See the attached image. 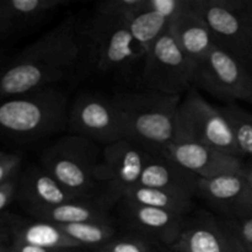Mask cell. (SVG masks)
<instances>
[{"label": "cell", "mask_w": 252, "mask_h": 252, "mask_svg": "<svg viewBox=\"0 0 252 252\" xmlns=\"http://www.w3.org/2000/svg\"><path fill=\"white\" fill-rule=\"evenodd\" d=\"M81 20L70 14L0 68V98L57 85L80 64Z\"/></svg>", "instance_id": "cell-1"}, {"label": "cell", "mask_w": 252, "mask_h": 252, "mask_svg": "<svg viewBox=\"0 0 252 252\" xmlns=\"http://www.w3.org/2000/svg\"><path fill=\"white\" fill-rule=\"evenodd\" d=\"M68 91L58 85L0 98V135L26 144L68 128Z\"/></svg>", "instance_id": "cell-2"}, {"label": "cell", "mask_w": 252, "mask_h": 252, "mask_svg": "<svg viewBox=\"0 0 252 252\" xmlns=\"http://www.w3.org/2000/svg\"><path fill=\"white\" fill-rule=\"evenodd\" d=\"M181 96L144 89L112 96L123 138L153 152H160L176 138Z\"/></svg>", "instance_id": "cell-3"}, {"label": "cell", "mask_w": 252, "mask_h": 252, "mask_svg": "<svg viewBox=\"0 0 252 252\" xmlns=\"http://www.w3.org/2000/svg\"><path fill=\"white\" fill-rule=\"evenodd\" d=\"M79 36L80 64L98 75L129 74L138 59L144 61L123 17L93 12L85 21H81Z\"/></svg>", "instance_id": "cell-4"}, {"label": "cell", "mask_w": 252, "mask_h": 252, "mask_svg": "<svg viewBox=\"0 0 252 252\" xmlns=\"http://www.w3.org/2000/svg\"><path fill=\"white\" fill-rule=\"evenodd\" d=\"M101 161L100 145L76 134L54 140L39 158V165L76 197L108 201L97 177Z\"/></svg>", "instance_id": "cell-5"}, {"label": "cell", "mask_w": 252, "mask_h": 252, "mask_svg": "<svg viewBox=\"0 0 252 252\" xmlns=\"http://www.w3.org/2000/svg\"><path fill=\"white\" fill-rule=\"evenodd\" d=\"M176 140L201 143L243 159L220 107L209 103L196 88L189 89L180 102Z\"/></svg>", "instance_id": "cell-6"}, {"label": "cell", "mask_w": 252, "mask_h": 252, "mask_svg": "<svg viewBox=\"0 0 252 252\" xmlns=\"http://www.w3.org/2000/svg\"><path fill=\"white\" fill-rule=\"evenodd\" d=\"M214 44L252 68V33L248 0H192Z\"/></svg>", "instance_id": "cell-7"}, {"label": "cell", "mask_w": 252, "mask_h": 252, "mask_svg": "<svg viewBox=\"0 0 252 252\" xmlns=\"http://www.w3.org/2000/svg\"><path fill=\"white\" fill-rule=\"evenodd\" d=\"M193 62L167 30L145 53L140 73L145 88L149 90L181 96L193 88Z\"/></svg>", "instance_id": "cell-8"}, {"label": "cell", "mask_w": 252, "mask_h": 252, "mask_svg": "<svg viewBox=\"0 0 252 252\" xmlns=\"http://www.w3.org/2000/svg\"><path fill=\"white\" fill-rule=\"evenodd\" d=\"M192 86L220 100L251 102V74L246 64L214 44L194 66Z\"/></svg>", "instance_id": "cell-9"}, {"label": "cell", "mask_w": 252, "mask_h": 252, "mask_svg": "<svg viewBox=\"0 0 252 252\" xmlns=\"http://www.w3.org/2000/svg\"><path fill=\"white\" fill-rule=\"evenodd\" d=\"M153 153L126 138L102 148V161L97 177L106 198L113 206H117L130 189L139 185Z\"/></svg>", "instance_id": "cell-10"}, {"label": "cell", "mask_w": 252, "mask_h": 252, "mask_svg": "<svg viewBox=\"0 0 252 252\" xmlns=\"http://www.w3.org/2000/svg\"><path fill=\"white\" fill-rule=\"evenodd\" d=\"M68 129L98 145L112 144L123 139L122 127L112 96L83 93L73 101L69 110Z\"/></svg>", "instance_id": "cell-11"}, {"label": "cell", "mask_w": 252, "mask_h": 252, "mask_svg": "<svg viewBox=\"0 0 252 252\" xmlns=\"http://www.w3.org/2000/svg\"><path fill=\"white\" fill-rule=\"evenodd\" d=\"M196 198L221 219L240 220L252 216V191L244 171L198 179Z\"/></svg>", "instance_id": "cell-12"}, {"label": "cell", "mask_w": 252, "mask_h": 252, "mask_svg": "<svg viewBox=\"0 0 252 252\" xmlns=\"http://www.w3.org/2000/svg\"><path fill=\"white\" fill-rule=\"evenodd\" d=\"M174 252H243L219 217L207 211H193L186 216Z\"/></svg>", "instance_id": "cell-13"}, {"label": "cell", "mask_w": 252, "mask_h": 252, "mask_svg": "<svg viewBox=\"0 0 252 252\" xmlns=\"http://www.w3.org/2000/svg\"><path fill=\"white\" fill-rule=\"evenodd\" d=\"M116 207L120 223L126 233L153 239L167 248L176 241L186 218L182 214L143 206L128 199H121Z\"/></svg>", "instance_id": "cell-14"}, {"label": "cell", "mask_w": 252, "mask_h": 252, "mask_svg": "<svg viewBox=\"0 0 252 252\" xmlns=\"http://www.w3.org/2000/svg\"><path fill=\"white\" fill-rule=\"evenodd\" d=\"M160 152L198 179H214L244 171L245 165L241 158L191 140H176Z\"/></svg>", "instance_id": "cell-15"}, {"label": "cell", "mask_w": 252, "mask_h": 252, "mask_svg": "<svg viewBox=\"0 0 252 252\" xmlns=\"http://www.w3.org/2000/svg\"><path fill=\"white\" fill-rule=\"evenodd\" d=\"M66 4V0H0V43L36 31Z\"/></svg>", "instance_id": "cell-16"}, {"label": "cell", "mask_w": 252, "mask_h": 252, "mask_svg": "<svg viewBox=\"0 0 252 252\" xmlns=\"http://www.w3.org/2000/svg\"><path fill=\"white\" fill-rule=\"evenodd\" d=\"M16 201L29 214L81 199L59 184L41 165H30L19 175Z\"/></svg>", "instance_id": "cell-17"}, {"label": "cell", "mask_w": 252, "mask_h": 252, "mask_svg": "<svg viewBox=\"0 0 252 252\" xmlns=\"http://www.w3.org/2000/svg\"><path fill=\"white\" fill-rule=\"evenodd\" d=\"M169 32L194 66L214 47L208 26L193 7L192 0H186L181 11L170 21Z\"/></svg>", "instance_id": "cell-18"}, {"label": "cell", "mask_w": 252, "mask_h": 252, "mask_svg": "<svg viewBox=\"0 0 252 252\" xmlns=\"http://www.w3.org/2000/svg\"><path fill=\"white\" fill-rule=\"evenodd\" d=\"M139 185L196 198L198 177L180 166L164 153L154 152L143 171Z\"/></svg>", "instance_id": "cell-19"}, {"label": "cell", "mask_w": 252, "mask_h": 252, "mask_svg": "<svg viewBox=\"0 0 252 252\" xmlns=\"http://www.w3.org/2000/svg\"><path fill=\"white\" fill-rule=\"evenodd\" d=\"M113 204L106 199H81L29 213L32 219L56 224H75L85 221H112Z\"/></svg>", "instance_id": "cell-20"}, {"label": "cell", "mask_w": 252, "mask_h": 252, "mask_svg": "<svg viewBox=\"0 0 252 252\" xmlns=\"http://www.w3.org/2000/svg\"><path fill=\"white\" fill-rule=\"evenodd\" d=\"M11 241L51 249V250H74L80 246L71 240L61 226L43 220H25L10 214Z\"/></svg>", "instance_id": "cell-21"}, {"label": "cell", "mask_w": 252, "mask_h": 252, "mask_svg": "<svg viewBox=\"0 0 252 252\" xmlns=\"http://www.w3.org/2000/svg\"><path fill=\"white\" fill-rule=\"evenodd\" d=\"M126 21L138 49L145 57V53L153 43L169 30L171 20L152 9L149 0H147L145 6L126 19Z\"/></svg>", "instance_id": "cell-22"}, {"label": "cell", "mask_w": 252, "mask_h": 252, "mask_svg": "<svg viewBox=\"0 0 252 252\" xmlns=\"http://www.w3.org/2000/svg\"><path fill=\"white\" fill-rule=\"evenodd\" d=\"M122 199H128V201L143 204V206L165 209V211L174 212L182 216H189L192 212L196 211L193 202L194 198L171 193L164 189L140 186V185L130 189Z\"/></svg>", "instance_id": "cell-23"}, {"label": "cell", "mask_w": 252, "mask_h": 252, "mask_svg": "<svg viewBox=\"0 0 252 252\" xmlns=\"http://www.w3.org/2000/svg\"><path fill=\"white\" fill-rule=\"evenodd\" d=\"M58 225L79 246H94L100 249L117 235V228L113 221H85Z\"/></svg>", "instance_id": "cell-24"}, {"label": "cell", "mask_w": 252, "mask_h": 252, "mask_svg": "<svg viewBox=\"0 0 252 252\" xmlns=\"http://www.w3.org/2000/svg\"><path fill=\"white\" fill-rule=\"evenodd\" d=\"M220 110L230 125L243 159L248 157L252 160V113L234 103L221 106Z\"/></svg>", "instance_id": "cell-25"}, {"label": "cell", "mask_w": 252, "mask_h": 252, "mask_svg": "<svg viewBox=\"0 0 252 252\" xmlns=\"http://www.w3.org/2000/svg\"><path fill=\"white\" fill-rule=\"evenodd\" d=\"M161 246L162 244L153 239L134 233H126L123 235H116L110 243L100 249L108 252H157Z\"/></svg>", "instance_id": "cell-26"}, {"label": "cell", "mask_w": 252, "mask_h": 252, "mask_svg": "<svg viewBox=\"0 0 252 252\" xmlns=\"http://www.w3.org/2000/svg\"><path fill=\"white\" fill-rule=\"evenodd\" d=\"M147 4V0H107L95 5L94 12L107 16L128 19L135 12L140 11Z\"/></svg>", "instance_id": "cell-27"}, {"label": "cell", "mask_w": 252, "mask_h": 252, "mask_svg": "<svg viewBox=\"0 0 252 252\" xmlns=\"http://www.w3.org/2000/svg\"><path fill=\"white\" fill-rule=\"evenodd\" d=\"M221 219V218H220ZM243 252H252V216L240 220L221 219Z\"/></svg>", "instance_id": "cell-28"}, {"label": "cell", "mask_w": 252, "mask_h": 252, "mask_svg": "<svg viewBox=\"0 0 252 252\" xmlns=\"http://www.w3.org/2000/svg\"><path fill=\"white\" fill-rule=\"evenodd\" d=\"M22 157L17 153L0 150V186L15 179L21 172Z\"/></svg>", "instance_id": "cell-29"}, {"label": "cell", "mask_w": 252, "mask_h": 252, "mask_svg": "<svg viewBox=\"0 0 252 252\" xmlns=\"http://www.w3.org/2000/svg\"><path fill=\"white\" fill-rule=\"evenodd\" d=\"M17 187H19V176L0 186V216L2 214L1 212L6 209L14 199H16Z\"/></svg>", "instance_id": "cell-30"}, {"label": "cell", "mask_w": 252, "mask_h": 252, "mask_svg": "<svg viewBox=\"0 0 252 252\" xmlns=\"http://www.w3.org/2000/svg\"><path fill=\"white\" fill-rule=\"evenodd\" d=\"M11 244V230H10V214L0 216V246H9Z\"/></svg>", "instance_id": "cell-31"}, {"label": "cell", "mask_w": 252, "mask_h": 252, "mask_svg": "<svg viewBox=\"0 0 252 252\" xmlns=\"http://www.w3.org/2000/svg\"><path fill=\"white\" fill-rule=\"evenodd\" d=\"M11 252H63L64 250H51V249L39 248V246L29 245V244L20 243V241H11L9 245Z\"/></svg>", "instance_id": "cell-32"}, {"label": "cell", "mask_w": 252, "mask_h": 252, "mask_svg": "<svg viewBox=\"0 0 252 252\" xmlns=\"http://www.w3.org/2000/svg\"><path fill=\"white\" fill-rule=\"evenodd\" d=\"M244 172H245L246 179H248L249 185H250L252 191V160H249L248 162H245V165H244Z\"/></svg>", "instance_id": "cell-33"}, {"label": "cell", "mask_w": 252, "mask_h": 252, "mask_svg": "<svg viewBox=\"0 0 252 252\" xmlns=\"http://www.w3.org/2000/svg\"><path fill=\"white\" fill-rule=\"evenodd\" d=\"M248 12H249V19H250L251 33H252V0H248Z\"/></svg>", "instance_id": "cell-34"}, {"label": "cell", "mask_w": 252, "mask_h": 252, "mask_svg": "<svg viewBox=\"0 0 252 252\" xmlns=\"http://www.w3.org/2000/svg\"><path fill=\"white\" fill-rule=\"evenodd\" d=\"M5 62H6V61L4 59V48H2V44L0 43V68L4 65Z\"/></svg>", "instance_id": "cell-35"}, {"label": "cell", "mask_w": 252, "mask_h": 252, "mask_svg": "<svg viewBox=\"0 0 252 252\" xmlns=\"http://www.w3.org/2000/svg\"><path fill=\"white\" fill-rule=\"evenodd\" d=\"M0 252H10L9 246H0Z\"/></svg>", "instance_id": "cell-36"}, {"label": "cell", "mask_w": 252, "mask_h": 252, "mask_svg": "<svg viewBox=\"0 0 252 252\" xmlns=\"http://www.w3.org/2000/svg\"><path fill=\"white\" fill-rule=\"evenodd\" d=\"M250 74H251V89H252V68L250 69ZM250 103H252V97H251V102Z\"/></svg>", "instance_id": "cell-37"}, {"label": "cell", "mask_w": 252, "mask_h": 252, "mask_svg": "<svg viewBox=\"0 0 252 252\" xmlns=\"http://www.w3.org/2000/svg\"><path fill=\"white\" fill-rule=\"evenodd\" d=\"M162 246H164V245H162ZM162 246H161V248H162ZM161 248H160V249H161ZM160 249H159V250H158L157 252H161V251H160ZM167 252H174V251H172L171 249H167Z\"/></svg>", "instance_id": "cell-38"}, {"label": "cell", "mask_w": 252, "mask_h": 252, "mask_svg": "<svg viewBox=\"0 0 252 252\" xmlns=\"http://www.w3.org/2000/svg\"><path fill=\"white\" fill-rule=\"evenodd\" d=\"M96 252H108V251L103 250V249H98V250H97V251H96Z\"/></svg>", "instance_id": "cell-39"}, {"label": "cell", "mask_w": 252, "mask_h": 252, "mask_svg": "<svg viewBox=\"0 0 252 252\" xmlns=\"http://www.w3.org/2000/svg\"><path fill=\"white\" fill-rule=\"evenodd\" d=\"M63 252H73V251H71V250H64Z\"/></svg>", "instance_id": "cell-40"}, {"label": "cell", "mask_w": 252, "mask_h": 252, "mask_svg": "<svg viewBox=\"0 0 252 252\" xmlns=\"http://www.w3.org/2000/svg\"><path fill=\"white\" fill-rule=\"evenodd\" d=\"M10 252H11V251H10Z\"/></svg>", "instance_id": "cell-41"}]
</instances>
